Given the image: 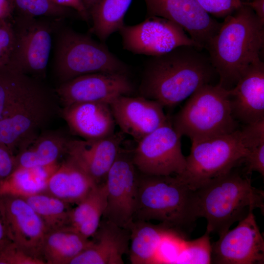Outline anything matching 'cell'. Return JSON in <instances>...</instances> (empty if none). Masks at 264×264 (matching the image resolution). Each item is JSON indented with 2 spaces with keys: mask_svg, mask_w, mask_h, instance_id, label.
I'll return each mask as SVG.
<instances>
[{
  "mask_svg": "<svg viewBox=\"0 0 264 264\" xmlns=\"http://www.w3.org/2000/svg\"><path fill=\"white\" fill-rule=\"evenodd\" d=\"M0 264H45L44 262L32 256L16 244L10 242L0 246Z\"/></svg>",
  "mask_w": 264,
  "mask_h": 264,
  "instance_id": "d6a6232c",
  "label": "cell"
},
{
  "mask_svg": "<svg viewBox=\"0 0 264 264\" xmlns=\"http://www.w3.org/2000/svg\"><path fill=\"white\" fill-rule=\"evenodd\" d=\"M144 1L148 16L160 17L177 23L202 49L207 48L221 24L211 18L197 0Z\"/></svg>",
  "mask_w": 264,
  "mask_h": 264,
  "instance_id": "9a60e30c",
  "label": "cell"
},
{
  "mask_svg": "<svg viewBox=\"0 0 264 264\" xmlns=\"http://www.w3.org/2000/svg\"><path fill=\"white\" fill-rule=\"evenodd\" d=\"M17 15L30 17L62 18L67 14V8L53 0H13Z\"/></svg>",
  "mask_w": 264,
  "mask_h": 264,
  "instance_id": "1f68e13d",
  "label": "cell"
},
{
  "mask_svg": "<svg viewBox=\"0 0 264 264\" xmlns=\"http://www.w3.org/2000/svg\"><path fill=\"white\" fill-rule=\"evenodd\" d=\"M127 229L130 233L129 253L132 264L157 263V253L162 240L171 234H178L161 223L154 224L137 220H133Z\"/></svg>",
  "mask_w": 264,
  "mask_h": 264,
  "instance_id": "603a6c76",
  "label": "cell"
},
{
  "mask_svg": "<svg viewBox=\"0 0 264 264\" xmlns=\"http://www.w3.org/2000/svg\"><path fill=\"white\" fill-rule=\"evenodd\" d=\"M15 44L7 65L11 68L44 80L52 43L53 27L37 18L17 15L12 21Z\"/></svg>",
  "mask_w": 264,
  "mask_h": 264,
  "instance_id": "9c48e42d",
  "label": "cell"
},
{
  "mask_svg": "<svg viewBox=\"0 0 264 264\" xmlns=\"http://www.w3.org/2000/svg\"><path fill=\"white\" fill-rule=\"evenodd\" d=\"M91 242V240L66 227L50 231L44 238L40 258L45 264H69Z\"/></svg>",
  "mask_w": 264,
  "mask_h": 264,
  "instance_id": "484cf974",
  "label": "cell"
},
{
  "mask_svg": "<svg viewBox=\"0 0 264 264\" xmlns=\"http://www.w3.org/2000/svg\"><path fill=\"white\" fill-rule=\"evenodd\" d=\"M137 170L129 152L121 148L105 180L107 206L102 218L127 228L135 211Z\"/></svg>",
  "mask_w": 264,
  "mask_h": 264,
  "instance_id": "7c38bea8",
  "label": "cell"
},
{
  "mask_svg": "<svg viewBox=\"0 0 264 264\" xmlns=\"http://www.w3.org/2000/svg\"><path fill=\"white\" fill-rule=\"evenodd\" d=\"M16 155L0 143V182L9 176L16 169Z\"/></svg>",
  "mask_w": 264,
  "mask_h": 264,
  "instance_id": "8d00e7d4",
  "label": "cell"
},
{
  "mask_svg": "<svg viewBox=\"0 0 264 264\" xmlns=\"http://www.w3.org/2000/svg\"><path fill=\"white\" fill-rule=\"evenodd\" d=\"M59 5L66 8H70L76 10L85 21H88L89 15L85 9L82 0H53Z\"/></svg>",
  "mask_w": 264,
  "mask_h": 264,
  "instance_id": "74e56055",
  "label": "cell"
},
{
  "mask_svg": "<svg viewBox=\"0 0 264 264\" xmlns=\"http://www.w3.org/2000/svg\"><path fill=\"white\" fill-rule=\"evenodd\" d=\"M120 131L101 138L70 139L66 155L73 158L96 184L105 182L124 140Z\"/></svg>",
  "mask_w": 264,
  "mask_h": 264,
  "instance_id": "ac0fdd59",
  "label": "cell"
},
{
  "mask_svg": "<svg viewBox=\"0 0 264 264\" xmlns=\"http://www.w3.org/2000/svg\"><path fill=\"white\" fill-rule=\"evenodd\" d=\"M109 104L116 125L137 142L170 121L161 104L141 96H119Z\"/></svg>",
  "mask_w": 264,
  "mask_h": 264,
  "instance_id": "e0dca14e",
  "label": "cell"
},
{
  "mask_svg": "<svg viewBox=\"0 0 264 264\" xmlns=\"http://www.w3.org/2000/svg\"><path fill=\"white\" fill-rule=\"evenodd\" d=\"M123 48L133 54L163 55L181 46L202 49L177 23L157 16H148L142 22L124 26L118 31Z\"/></svg>",
  "mask_w": 264,
  "mask_h": 264,
  "instance_id": "8fae6325",
  "label": "cell"
},
{
  "mask_svg": "<svg viewBox=\"0 0 264 264\" xmlns=\"http://www.w3.org/2000/svg\"><path fill=\"white\" fill-rule=\"evenodd\" d=\"M210 234L206 230L198 238L191 241L184 240L175 264H211L212 243Z\"/></svg>",
  "mask_w": 264,
  "mask_h": 264,
  "instance_id": "4dcf8cb0",
  "label": "cell"
},
{
  "mask_svg": "<svg viewBox=\"0 0 264 264\" xmlns=\"http://www.w3.org/2000/svg\"><path fill=\"white\" fill-rule=\"evenodd\" d=\"M264 25V22L243 4L221 22L206 49L223 87L233 88L251 65L261 60Z\"/></svg>",
  "mask_w": 264,
  "mask_h": 264,
  "instance_id": "7a4b0ae2",
  "label": "cell"
},
{
  "mask_svg": "<svg viewBox=\"0 0 264 264\" xmlns=\"http://www.w3.org/2000/svg\"><path fill=\"white\" fill-rule=\"evenodd\" d=\"M170 121L138 142L132 155L139 172L150 175H180L186 161L181 137Z\"/></svg>",
  "mask_w": 264,
  "mask_h": 264,
  "instance_id": "30bf717a",
  "label": "cell"
},
{
  "mask_svg": "<svg viewBox=\"0 0 264 264\" xmlns=\"http://www.w3.org/2000/svg\"><path fill=\"white\" fill-rule=\"evenodd\" d=\"M100 1L101 0H82L83 5L88 14L89 11Z\"/></svg>",
  "mask_w": 264,
  "mask_h": 264,
  "instance_id": "b9f144b4",
  "label": "cell"
},
{
  "mask_svg": "<svg viewBox=\"0 0 264 264\" xmlns=\"http://www.w3.org/2000/svg\"><path fill=\"white\" fill-rule=\"evenodd\" d=\"M198 218L196 191L178 175H150L137 171L133 220L158 221L187 239Z\"/></svg>",
  "mask_w": 264,
  "mask_h": 264,
  "instance_id": "3957f363",
  "label": "cell"
},
{
  "mask_svg": "<svg viewBox=\"0 0 264 264\" xmlns=\"http://www.w3.org/2000/svg\"><path fill=\"white\" fill-rule=\"evenodd\" d=\"M232 115L246 125L264 119V64L251 65L229 89Z\"/></svg>",
  "mask_w": 264,
  "mask_h": 264,
  "instance_id": "d6986e66",
  "label": "cell"
},
{
  "mask_svg": "<svg viewBox=\"0 0 264 264\" xmlns=\"http://www.w3.org/2000/svg\"><path fill=\"white\" fill-rule=\"evenodd\" d=\"M12 242L9 237L4 216L0 207V246Z\"/></svg>",
  "mask_w": 264,
  "mask_h": 264,
  "instance_id": "60d3db41",
  "label": "cell"
},
{
  "mask_svg": "<svg viewBox=\"0 0 264 264\" xmlns=\"http://www.w3.org/2000/svg\"><path fill=\"white\" fill-rule=\"evenodd\" d=\"M55 90L63 108L81 102L110 104L119 96L131 95L134 87L128 73L98 72L61 83Z\"/></svg>",
  "mask_w": 264,
  "mask_h": 264,
  "instance_id": "5bb4252c",
  "label": "cell"
},
{
  "mask_svg": "<svg viewBox=\"0 0 264 264\" xmlns=\"http://www.w3.org/2000/svg\"><path fill=\"white\" fill-rule=\"evenodd\" d=\"M242 2H246L249 1L250 0H241Z\"/></svg>",
  "mask_w": 264,
  "mask_h": 264,
  "instance_id": "7bdbcfd3",
  "label": "cell"
},
{
  "mask_svg": "<svg viewBox=\"0 0 264 264\" xmlns=\"http://www.w3.org/2000/svg\"><path fill=\"white\" fill-rule=\"evenodd\" d=\"M90 245L73 259L69 264H123V256L129 252L130 233L102 218L92 237Z\"/></svg>",
  "mask_w": 264,
  "mask_h": 264,
  "instance_id": "ffe728a7",
  "label": "cell"
},
{
  "mask_svg": "<svg viewBox=\"0 0 264 264\" xmlns=\"http://www.w3.org/2000/svg\"><path fill=\"white\" fill-rule=\"evenodd\" d=\"M69 139L61 130L46 129L16 155L17 168H32L51 165L66 155Z\"/></svg>",
  "mask_w": 264,
  "mask_h": 264,
  "instance_id": "cb8c5ba5",
  "label": "cell"
},
{
  "mask_svg": "<svg viewBox=\"0 0 264 264\" xmlns=\"http://www.w3.org/2000/svg\"><path fill=\"white\" fill-rule=\"evenodd\" d=\"M234 168L195 190L199 217L206 219V230L219 237L254 209L264 213V191L252 186L245 171Z\"/></svg>",
  "mask_w": 264,
  "mask_h": 264,
  "instance_id": "277c9868",
  "label": "cell"
},
{
  "mask_svg": "<svg viewBox=\"0 0 264 264\" xmlns=\"http://www.w3.org/2000/svg\"><path fill=\"white\" fill-rule=\"evenodd\" d=\"M132 0H101L89 12L90 31L103 42L124 25V19Z\"/></svg>",
  "mask_w": 264,
  "mask_h": 264,
  "instance_id": "83f0119b",
  "label": "cell"
},
{
  "mask_svg": "<svg viewBox=\"0 0 264 264\" xmlns=\"http://www.w3.org/2000/svg\"><path fill=\"white\" fill-rule=\"evenodd\" d=\"M23 198L41 218L47 232L67 226L72 209L69 203L46 192Z\"/></svg>",
  "mask_w": 264,
  "mask_h": 264,
  "instance_id": "f1b7e54d",
  "label": "cell"
},
{
  "mask_svg": "<svg viewBox=\"0 0 264 264\" xmlns=\"http://www.w3.org/2000/svg\"><path fill=\"white\" fill-rule=\"evenodd\" d=\"M30 78L7 65L0 66V119L21 94Z\"/></svg>",
  "mask_w": 264,
  "mask_h": 264,
  "instance_id": "f546056e",
  "label": "cell"
},
{
  "mask_svg": "<svg viewBox=\"0 0 264 264\" xmlns=\"http://www.w3.org/2000/svg\"><path fill=\"white\" fill-rule=\"evenodd\" d=\"M201 49L181 46L148 62L139 86L140 96L173 107L208 84L217 73Z\"/></svg>",
  "mask_w": 264,
  "mask_h": 264,
  "instance_id": "6da1fadb",
  "label": "cell"
},
{
  "mask_svg": "<svg viewBox=\"0 0 264 264\" xmlns=\"http://www.w3.org/2000/svg\"><path fill=\"white\" fill-rule=\"evenodd\" d=\"M61 116L70 132L83 139L101 138L115 132L110 104L103 102L74 103L62 108Z\"/></svg>",
  "mask_w": 264,
  "mask_h": 264,
  "instance_id": "44dd1931",
  "label": "cell"
},
{
  "mask_svg": "<svg viewBox=\"0 0 264 264\" xmlns=\"http://www.w3.org/2000/svg\"><path fill=\"white\" fill-rule=\"evenodd\" d=\"M14 13L13 0H0V21L12 20Z\"/></svg>",
  "mask_w": 264,
  "mask_h": 264,
  "instance_id": "f35d334b",
  "label": "cell"
},
{
  "mask_svg": "<svg viewBox=\"0 0 264 264\" xmlns=\"http://www.w3.org/2000/svg\"><path fill=\"white\" fill-rule=\"evenodd\" d=\"M60 163L32 168L17 167L0 182V196L26 198L46 192L48 182Z\"/></svg>",
  "mask_w": 264,
  "mask_h": 264,
  "instance_id": "4316f807",
  "label": "cell"
},
{
  "mask_svg": "<svg viewBox=\"0 0 264 264\" xmlns=\"http://www.w3.org/2000/svg\"><path fill=\"white\" fill-rule=\"evenodd\" d=\"M171 123L192 143L235 131L237 124L232 114L229 89L220 84L202 86L188 98Z\"/></svg>",
  "mask_w": 264,
  "mask_h": 264,
  "instance_id": "52a82bcc",
  "label": "cell"
},
{
  "mask_svg": "<svg viewBox=\"0 0 264 264\" xmlns=\"http://www.w3.org/2000/svg\"><path fill=\"white\" fill-rule=\"evenodd\" d=\"M66 155L49 178L46 192L69 204H77L97 184L73 158Z\"/></svg>",
  "mask_w": 264,
  "mask_h": 264,
  "instance_id": "7402d4cb",
  "label": "cell"
},
{
  "mask_svg": "<svg viewBox=\"0 0 264 264\" xmlns=\"http://www.w3.org/2000/svg\"><path fill=\"white\" fill-rule=\"evenodd\" d=\"M242 163L244 164V170L248 175L253 172L260 173L264 176V140L254 146L244 158Z\"/></svg>",
  "mask_w": 264,
  "mask_h": 264,
  "instance_id": "d590c367",
  "label": "cell"
},
{
  "mask_svg": "<svg viewBox=\"0 0 264 264\" xmlns=\"http://www.w3.org/2000/svg\"><path fill=\"white\" fill-rule=\"evenodd\" d=\"M264 140V119L242 129L192 143L184 172L178 175L195 190L242 163L252 147Z\"/></svg>",
  "mask_w": 264,
  "mask_h": 264,
  "instance_id": "5b68a950",
  "label": "cell"
},
{
  "mask_svg": "<svg viewBox=\"0 0 264 264\" xmlns=\"http://www.w3.org/2000/svg\"><path fill=\"white\" fill-rule=\"evenodd\" d=\"M105 182L96 185L70 211L66 228L89 239L97 231L107 206Z\"/></svg>",
  "mask_w": 264,
  "mask_h": 264,
  "instance_id": "d4e9b609",
  "label": "cell"
},
{
  "mask_svg": "<svg viewBox=\"0 0 264 264\" xmlns=\"http://www.w3.org/2000/svg\"><path fill=\"white\" fill-rule=\"evenodd\" d=\"M242 4L249 7L256 15L264 22V0H252L242 2Z\"/></svg>",
  "mask_w": 264,
  "mask_h": 264,
  "instance_id": "ab89813d",
  "label": "cell"
},
{
  "mask_svg": "<svg viewBox=\"0 0 264 264\" xmlns=\"http://www.w3.org/2000/svg\"><path fill=\"white\" fill-rule=\"evenodd\" d=\"M208 14L225 18L242 5L241 0H197Z\"/></svg>",
  "mask_w": 264,
  "mask_h": 264,
  "instance_id": "836d02e7",
  "label": "cell"
},
{
  "mask_svg": "<svg viewBox=\"0 0 264 264\" xmlns=\"http://www.w3.org/2000/svg\"><path fill=\"white\" fill-rule=\"evenodd\" d=\"M253 212L212 243L211 264H264V240Z\"/></svg>",
  "mask_w": 264,
  "mask_h": 264,
  "instance_id": "4fadbf2b",
  "label": "cell"
},
{
  "mask_svg": "<svg viewBox=\"0 0 264 264\" xmlns=\"http://www.w3.org/2000/svg\"><path fill=\"white\" fill-rule=\"evenodd\" d=\"M15 44L12 21H0V66L7 65Z\"/></svg>",
  "mask_w": 264,
  "mask_h": 264,
  "instance_id": "e575fe53",
  "label": "cell"
},
{
  "mask_svg": "<svg viewBox=\"0 0 264 264\" xmlns=\"http://www.w3.org/2000/svg\"><path fill=\"white\" fill-rule=\"evenodd\" d=\"M55 71L61 84L90 73H128V67L104 44L66 28L56 42Z\"/></svg>",
  "mask_w": 264,
  "mask_h": 264,
  "instance_id": "ba28073f",
  "label": "cell"
},
{
  "mask_svg": "<svg viewBox=\"0 0 264 264\" xmlns=\"http://www.w3.org/2000/svg\"><path fill=\"white\" fill-rule=\"evenodd\" d=\"M0 207L10 240L29 255L41 259L40 251L47 231L39 216L20 197L1 196Z\"/></svg>",
  "mask_w": 264,
  "mask_h": 264,
  "instance_id": "2e32d148",
  "label": "cell"
},
{
  "mask_svg": "<svg viewBox=\"0 0 264 264\" xmlns=\"http://www.w3.org/2000/svg\"><path fill=\"white\" fill-rule=\"evenodd\" d=\"M62 109L55 90L43 80L31 77L0 119V143L16 155L61 116Z\"/></svg>",
  "mask_w": 264,
  "mask_h": 264,
  "instance_id": "8992f818",
  "label": "cell"
}]
</instances>
